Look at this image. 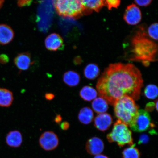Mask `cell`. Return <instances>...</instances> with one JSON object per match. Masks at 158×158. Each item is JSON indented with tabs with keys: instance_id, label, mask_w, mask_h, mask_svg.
Segmentation results:
<instances>
[{
	"instance_id": "cell-1",
	"label": "cell",
	"mask_w": 158,
	"mask_h": 158,
	"mask_svg": "<svg viewBox=\"0 0 158 158\" xmlns=\"http://www.w3.org/2000/svg\"><path fill=\"white\" fill-rule=\"evenodd\" d=\"M143 81L141 72L131 64L118 63L109 65L98 81L99 96L114 106L124 96L139 99Z\"/></svg>"
},
{
	"instance_id": "cell-2",
	"label": "cell",
	"mask_w": 158,
	"mask_h": 158,
	"mask_svg": "<svg viewBox=\"0 0 158 158\" xmlns=\"http://www.w3.org/2000/svg\"><path fill=\"white\" fill-rule=\"evenodd\" d=\"M130 60L141 62L144 66L157 60V45L148 36L143 27H140L131 41Z\"/></svg>"
},
{
	"instance_id": "cell-3",
	"label": "cell",
	"mask_w": 158,
	"mask_h": 158,
	"mask_svg": "<svg viewBox=\"0 0 158 158\" xmlns=\"http://www.w3.org/2000/svg\"><path fill=\"white\" fill-rule=\"evenodd\" d=\"M114 106L116 117L130 127L137 117L139 108L133 99L124 96L116 101Z\"/></svg>"
},
{
	"instance_id": "cell-4",
	"label": "cell",
	"mask_w": 158,
	"mask_h": 158,
	"mask_svg": "<svg viewBox=\"0 0 158 158\" xmlns=\"http://www.w3.org/2000/svg\"><path fill=\"white\" fill-rule=\"evenodd\" d=\"M55 10L61 17L77 19L84 15L81 0H54Z\"/></svg>"
},
{
	"instance_id": "cell-5",
	"label": "cell",
	"mask_w": 158,
	"mask_h": 158,
	"mask_svg": "<svg viewBox=\"0 0 158 158\" xmlns=\"http://www.w3.org/2000/svg\"><path fill=\"white\" fill-rule=\"evenodd\" d=\"M106 138L109 143H116L120 147L134 145L131 130L127 125L119 120L114 123L112 131L107 134Z\"/></svg>"
},
{
	"instance_id": "cell-6",
	"label": "cell",
	"mask_w": 158,
	"mask_h": 158,
	"mask_svg": "<svg viewBox=\"0 0 158 158\" xmlns=\"http://www.w3.org/2000/svg\"><path fill=\"white\" fill-rule=\"evenodd\" d=\"M155 126V124L152 123L149 113L145 110H139L133 123L130 127L134 131L141 133Z\"/></svg>"
},
{
	"instance_id": "cell-7",
	"label": "cell",
	"mask_w": 158,
	"mask_h": 158,
	"mask_svg": "<svg viewBox=\"0 0 158 158\" xmlns=\"http://www.w3.org/2000/svg\"><path fill=\"white\" fill-rule=\"evenodd\" d=\"M39 143L45 151H51L58 147L59 140L58 136L54 132L45 131L40 137Z\"/></svg>"
},
{
	"instance_id": "cell-8",
	"label": "cell",
	"mask_w": 158,
	"mask_h": 158,
	"mask_svg": "<svg viewBox=\"0 0 158 158\" xmlns=\"http://www.w3.org/2000/svg\"><path fill=\"white\" fill-rule=\"evenodd\" d=\"M142 13L139 7L134 4L128 6L124 14L123 19L128 24L135 25L141 22Z\"/></svg>"
},
{
	"instance_id": "cell-9",
	"label": "cell",
	"mask_w": 158,
	"mask_h": 158,
	"mask_svg": "<svg viewBox=\"0 0 158 158\" xmlns=\"http://www.w3.org/2000/svg\"><path fill=\"white\" fill-rule=\"evenodd\" d=\"M46 48L51 51L61 50L64 48V41L62 37L57 33H53L48 35L45 40Z\"/></svg>"
},
{
	"instance_id": "cell-10",
	"label": "cell",
	"mask_w": 158,
	"mask_h": 158,
	"mask_svg": "<svg viewBox=\"0 0 158 158\" xmlns=\"http://www.w3.org/2000/svg\"><path fill=\"white\" fill-rule=\"evenodd\" d=\"M104 143L100 138L94 137L90 138L86 144L87 152L92 155H98L103 151Z\"/></svg>"
},
{
	"instance_id": "cell-11",
	"label": "cell",
	"mask_w": 158,
	"mask_h": 158,
	"mask_svg": "<svg viewBox=\"0 0 158 158\" xmlns=\"http://www.w3.org/2000/svg\"><path fill=\"white\" fill-rule=\"evenodd\" d=\"M84 9V15L90 14L93 11L98 13L106 6V0H81Z\"/></svg>"
},
{
	"instance_id": "cell-12",
	"label": "cell",
	"mask_w": 158,
	"mask_h": 158,
	"mask_svg": "<svg viewBox=\"0 0 158 158\" xmlns=\"http://www.w3.org/2000/svg\"><path fill=\"white\" fill-rule=\"evenodd\" d=\"M113 122L112 116L107 113L99 114L94 119V126L101 131H105L110 128Z\"/></svg>"
},
{
	"instance_id": "cell-13",
	"label": "cell",
	"mask_w": 158,
	"mask_h": 158,
	"mask_svg": "<svg viewBox=\"0 0 158 158\" xmlns=\"http://www.w3.org/2000/svg\"><path fill=\"white\" fill-rule=\"evenodd\" d=\"M14 64L20 70H28L32 64L31 55L27 52L19 54L15 58Z\"/></svg>"
},
{
	"instance_id": "cell-14",
	"label": "cell",
	"mask_w": 158,
	"mask_h": 158,
	"mask_svg": "<svg viewBox=\"0 0 158 158\" xmlns=\"http://www.w3.org/2000/svg\"><path fill=\"white\" fill-rule=\"evenodd\" d=\"M14 32L9 26L0 24V44L6 45L11 42L14 37Z\"/></svg>"
},
{
	"instance_id": "cell-15",
	"label": "cell",
	"mask_w": 158,
	"mask_h": 158,
	"mask_svg": "<svg viewBox=\"0 0 158 158\" xmlns=\"http://www.w3.org/2000/svg\"><path fill=\"white\" fill-rule=\"evenodd\" d=\"M23 136L21 133L18 130L10 131L6 137V143L10 147L18 148L23 143Z\"/></svg>"
},
{
	"instance_id": "cell-16",
	"label": "cell",
	"mask_w": 158,
	"mask_h": 158,
	"mask_svg": "<svg viewBox=\"0 0 158 158\" xmlns=\"http://www.w3.org/2000/svg\"><path fill=\"white\" fill-rule=\"evenodd\" d=\"M80 76L78 73L72 70L67 71L63 77V80L64 83L72 87L78 85L80 83Z\"/></svg>"
},
{
	"instance_id": "cell-17",
	"label": "cell",
	"mask_w": 158,
	"mask_h": 158,
	"mask_svg": "<svg viewBox=\"0 0 158 158\" xmlns=\"http://www.w3.org/2000/svg\"><path fill=\"white\" fill-rule=\"evenodd\" d=\"M13 100L12 92L7 89L0 88V106L9 107L12 104Z\"/></svg>"
},
{
	"instance_id": "cell-18",
	"label": "cell",
	"mask_w": 158,
	"mask_h": 158,
	"mask_svg": "<svg viewBox=\"0 0 158 158\" xmlns=\"http://www.w3.org/2000/svg\"><path fill=\"white\" fill-rule=\"evenodd\" d=\"M94 117L93 112L88 107L82 108L78 115L79 121L84 124H88L91 123L94 119Z\"/></svg>"
},
{
	"instance_id": "cell-19",
	"label": "cell",
	"mask_w": 158,
	"mask_h": 158,
	"mask_svg": "<svg viewBox=\"0 0 158 158\" xmlns=\"http://www.w3.org/2000/svg\"><path fill=\"white\" fill-rule=\"evenodd\" d=\"M92 106L94 111L98 114L105 113L108 108L107 102L101 97L94 99L92 102Z\"/></svg>"
},
{
	"instance_id": "cell-20",
	"label": "cell",
	"mask_w": 158,
	"mask_h": 158,
	"mask_svg": "<svg viewBox=\"0 0 158 158\" xmlns=\"http://www.w3.org/2000/svg\"><path fill=\"white\" fill-rule=\"evenodd\" d=\"M98 94L97 91L94 89L89 86L83 87L80 92V97L87 102L94 100L97 97Z\"/></svg>"
},
{
	"instance_id": "cell-21",
	"label": "cell",
	"mask_w": 158,
	"mask_h": 158,
	"mask_svg": "<svg viewBox=\"0 0 158 158\" xmlns=\"http://www.w3.org/2000/svg\"><path fill=\"white\" fill-rule=\"evenodd\" d=\"M100 70L98 65L90 64L87 65L84 69V75L89 80H94L99 76Z\"/></svg>"
},
{
	"instance_id": "cell-22",
	"label": "cell",
	"mask_w": 158,
	"mask_h": 158,
	"mask_svg": "<svg viewBox=\"0 0 158 158\" xmlns=\"http://www.w3.org/2000/svg\"><path fill=\"white\" fill-rule=\"evenodd\" d=\"M122 154L123 158H140V152L135 147V145L126 148L122 152Z\"/></svg>"
},
{
	"instance_id": "cell-23",
	"label": "cell",
	"mask_w": 158,
	"mask_h": 158,
	"mask_svg": "<svg viewBox=\"0 0 158 158\" xmlns=\"http://www.w3.org/2000/svg\"><path fill=\"white\" fill-rule=\"evenodd\" d=\"M144 94L149 99H155L158 96V88L155 85H148L144 90Z\"/></svg>"
},
{
	"instance_id": "cell-24",
	"label": "cell",
	"mask_w": 158,
	"mask_h": 158,
	"mask_svg": "<svg viewBox=\"0 0 158 158\" xmlns=\"http://www.w3.org/2000/svg\"><path fill=\"white\" fill-rule=\"evenodd\" d=\"M147 33L150 38L157 41L158 23H155L150 25L148 29Z\"/></svg>"
},
{
	"instance_id": "cell-25",
	"label": "cell",
	"mask_w": 158,
	"mask_h": 158,
	"mask_svg": "<svg viewBox=\"0 0 158 158\" xmlns=\"http://www.w3.org/2000/svg\"><path fill=\"white\" fill-rule=\"evenodd\" d=\"M106 6L109 10L117 9L120 4V0H106Z\"/></svg>"
},
{
	"instance_id": "cell-26",
	"label": "cell",
	"mask_w": 158,
	"mask_h": 158,
	"mask_svg": "<svg viewBox=\"0 0 158 158\" xmlns=\"http://www.w3.org/2000/svg\"><path fill=\"white\" fill-rule=\"evenodd\" d=\"M149 141V138L147 134H143L140 136L138 140V144H147Z\"/></svg>"
},
{
	"instance_id": "cell-27",
	"label": "cell",
	"mask_w": 158,
	"mask_h": 158,
	"mask_svg": "<svg viewBox=\"0 0 158 158\" xmlns=\"http://www.w3.org/2000/svg\"><path fill=\"white\" fill-rule=\"evenodd\" d=\"M137 4L141 6L146 7L150 5L152 0H134Z\"/></svg>"
},
{
	"instance_id": "cell-28",
	"label": "cell",
	"mask_w": 158,
	"mask_h": 158,
	"mask_svg": "<svg viewBox=\"0 0 158 158\" xmlns=\"http://www.w3.org/2000/svg\"><path fill=\"white\" fill-rule=\"evenodd\" d=\"M17 1L18 5L19 7H23L30 5L32 0H17Z\"/></svg>"
},
{
	"instance_id": "cell-29",
	"label": "cell",
	"mask_w": 158,
	"mask_h": 158,
	"mask_svg": "<svg viewBox=\"0 0 158 158\" xmlns=\"http://www.w3.org/2000/svg\"><path fill=\"white\" fill-rule=\"evenodd\" d=\"M155 108V103L153 102H150L146 105L145 110L148 112H152L153 111Z\"/></svg>"
},
{
	"instance_id": "cell-30",
	"label": "cell",
	"mask_w": 158,
	"mask_h": 158,
	"mask_svg": "<svg viewBox=\"0 0 158 158\" xmlns=\"http://www.w3.org/2000/svg\"><path fill=\"white\" fill-rule=\"evenodd\" d=\"M9 61V58L7 55L2 54L0 55V63L2 64H7Z\"/></svg>"
},
{
	"instance_id": "cell-31",
	"label": "cell",
	"mask_w": 158,
	"mask_h": 158,
	"mask_svg": "<svg viewBox=\"0 0 158 158\" xmlns=\"http://www.w3.org/2000/svg\"><path fill=\"white\" fill-rule=\"evenodd\" d=\"M60 127L61 129L65 131L68 130L70 127V124L68 122L65 121L61 123Z\"/></svg>"
},
{
	"instance_id": "cell-32",
	"label": "cell",
	"mask_w": 158,
	"mask_h": 158,
	"mask_svg": "<svg viewBox=\"0 0 158 158\" xmlns=\"http://www.w3.org/2000/svg\"><path fill=\"white\" fill-rule=\"evenodd\" d=\"M54 94L51 93H47L45 94V98L47 100H52L55 98Z\"/></svg>"
},
{
	"instance_id": "cell-33",
	"label": "cell",
	"mask_w": 158,
	"mask_h": 158,
	"mask_svg": "<svg viewBox=\"0 0 158 158\" xmlns=\"http://www.w3.org/2000/svg\"><path fill=\"white\" fill-rule=\"evenodd\" d=\"M62 120V116L60 114H57L54 119V121L55 123L57 124H60L61 123Z\"/></svg>"
},
{
	"instance_id": "cell-34",
	"label": "cell",
	"mask_w": 158,
	"mask_h": 158,
	"mask_svg": "<svg viewBox=\"0 0 158 158\" xmlns=\"http://www.w3.org/2000/svg\"><path fill=\"white\" fill-rule=\"evenodd\" d=\"M74 62L75 64H79L81 62V60L79 58H76L74 59Z\"/></svg>"
},
{
	"instance_id": "cell-35",
	"label": "cell",
	"mask_w": 158,
	"mask_h": 158,
	"mask_svg": "<svg viewBox=\"0 0 158 158\" xmlns=\"http://www.w3.org/2000/svg\"><path fill=\"white\" fill-rule=\"evenodd\" d=\"M94 158H109L107 156L104 155H98L96 156Z\"/></svg>"
},
{
	"instance_id": "cell-36",
	"label": "cell",
	"mask_w": 158,
	"mask_h": 158,
	"mask_svg": "<svg viewBox=\"0 0 158 158\" xmlns=\"http://www.w3.org/2000/svg\"><path fill=\"white\" fill-rule=\"evenodd\" d=\"M4 0H0V9L2 6Z\"/></svg>"
},
{
	"instance_id": "cell-37",
	"label": "cell",
	"mask_w": 158,
	"mask_h": 158,
	"mask_svg": "<svg viewBox=\"0 0 158 158\" xmlns=\"http://www.w3.org/2000/svg\"><path fill=\"white\" fill-rule=\"evenodd\" d=\"M155 108L156 109V110L157 111H158V100H156V102H155Z\"/></svg>"
}]
</instances>
